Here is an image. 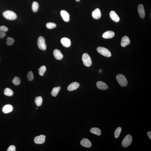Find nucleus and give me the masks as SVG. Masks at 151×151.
I'll return each mask as SVG.
<instances>
[{"label":"nucleus","mask_w":151,"mask_h":151,"mask_svg":"<svg viewBox=\"0 0 151 151\" xmlns=\"http://www.w3.org/2000/svg\"><path fill=\"white\" fill-rule=\"evenodd\" d=\"M8 28L5 26H0V31L5 33L8 30Z\"/></svg>","instance_id":"nucleus-31"},{"label":"nucleus","mask_w":151,"mask_h":151,"mask_svg":"<svg viewBox=\"0 0 151 151\" xmlns=\"http://www.w3.org/2000/svg\"><path fill=\"white\" fill-rule=\"evenodd\" d=\"M53 55L54 57L56 59L60 60L63 58V55L60 51L58 49H55L53 52Z\"/></svg>","instance_id":"nucleus-14"},{"label":"nucleus","mask_w":151,"mask_h":151,"mask_svg":"<svg viewBox=\"0 0 151 151\" xmlns=\"http://www.w3.org/2000/svg\"><path fill=\"white\" fill-rule=\"evenodd\" d=\"M75 0L76 1H77V2H78V1H80V0Z\"/></svg>","instance_id":"nucleus-35"},{"label":"nucleus","mask_w":151,"mask_h":151,"mask_svg":"<svg viewBox=\"0 0 151 151\" xmlns=\"http://www.w3.org/2000/svg\"><path fill=\"white\" fill-rule=\"evenodd\" d=\"M16 151L15 147V146L12 145L9 147L7 149V151Z\"/></svg>","instance_id":"nucleus-32"},{"label":"nucleus","mask_w":151,"mask_h":151,"mask_svg":"<svg viewBox=\"0 0 151 151\" xmlns=\"http://www.w3.org/2000/svg\"><path fill=\"white\" fill-rule=\"evenodd\" d=\"M115 35V33L112 31H108L105 32L102 35V37L105 39H111Z\"/></svg>","instance_id":"nucleus-16"},{"label":"nucleus","mask_w":151,"mask_h":151,"mask_svg":"<svg viewBox=\"0 0 151 151\" xmlns=\"http://www.w3.org/2000/svg\"><path fill=\"white\" fill-rule=\"evenodd\" d=\"M14 42V39L13 38L9 37L7 38L6 44L8 45H11L13 44Z\"/></svg>","instance_id":"nucleus-29"},{"label":"nucleus","mask_w":151,"mask_h":151,"mask_svg":"<svg viewBox=\"0 0 151 151\" xmlns=\"http://www.w3.org/2000/svg\"><path fill=\"white\" fill-rule=\"evenodd\" d=\"M12 82L14 85H19L21 81H20V79L19 78L15 77L12 80Z\"/></svg>","instance_id":"nucleus-27"},{"label":"nucleus","mask_w":151,"mask_h":151,"mask_svg":"<svg viewBox=\"0 0 151 151\" xmlns=\"http://www.w3.org/2000/svg\"><path fill=\"white\" fill-rule=\"evenodd\" d=\"M46 136L44 135H40L36 136L34 139L35 143L37 144H42L45 142Z\"/></svg>","instance_id":"nucleus-7"},{"label":"nucleus","mask_w":151,"mask_h":151,"mask_svg":"<svg viewBox=\"0 0 151 151\" xmlns=\"http://www.w3.org/2000/svg\"><path fill=\"white\" fill-rule=\"evenodd\" d=\"M61 42L63 47H69L70 46L71 44V40L67 38H63L61 40Z\"/></svg>","instance_id":"nucleus-10"},{"label":"nucleus","mask_w":151,"mask_h":151,"mask_svg":"<svg viewBox=\"0 0 151 151\" xmlns=\"http://www.w3.org/2000/svg\"><path fill=\"white\" fill-rule=\"evenodd\" d=\"M147 135L149 139H151V132H149L147 133Z\"/></svg>","instance_id":"nucleus-34"},{"label":"nucleus","mask_w":151,"mask_h":151,"mask_svg":"<svg viewBox=\"0 0 151 151\" xmlns=\"http://www.w3.org/2000/svg\"><path fill=\"white\" fill-rule=\"evenodd\" d=\"M60 15L63 20L66 22H68L70 20V15L66 11L63 10L60 11Z\"/></svg>","instance_id":"nucleus-9"},{"label":"nucleus","mask_w":151,"mask_h":151,"mask_svg":"<svg viewBox=\"0 0 151 151\" xmlns=\"http://www.w3.org/2000/svg\"><path fill=\"white\" fill-rule=\"evenodd\" d=\"M3 15L5 18L7 19L13 20L17 18L16 14L12 11L6 10L3 13Z\"/></svg>","instance_id":"nucleus-1"},{"label":"nucleus","mask_w":151,"mask_h":151,"mask_svg":"<svg viewBox=\"0 0 151 151\" xmlns=\"http://www.w3.org/2000/svg\"><path fill=\"white\" fill-rule=\"evenodd\" d=\"M36 109H38V108H36Z\"/></svg>","instance_id":"nucleus-36"},{"label":"nucleus","mask_w":151,"mask_h":151,"mask_svg":"<svg viewBox=\"0 0 151 151\" xmlns=\"http://www.w3.org/2000/svg\"><path fill=\"white\" fill-rule=\"evenodd\" d=\"M6 35L5 33L0 31V39L4 37Z\"/></svg>","instance_id":"nucleus-33"},{"label":"nucleus","mask_w":151,"mask_h":151,"mask_svg":"<svg viewBox=\"0 0 151 151\" xmlns=\"http://www.w3.org/2000/svg\"><path fill=\"white\" fill-rule=\"evenodd\" d=\"M80 144L82 146L87 148H90L91 147L92 145L91 142L86 138H83L81 141Z\"/></svg>","instance_id":"nucleus-17"},{"label":"nucleus","mask_w":151,"mask_h":151,"mask_svg":"<svg viewBox=\"0 0 151 151\" xmlns=\"http://www.w3.org/2000/svg\"><path fill=\"white\" fill-rule=\"evenodd\" d=\"M37 44L39 48L41 50H45L47 49L45 40L44 38L41 36L38 39L37 41Z\"/></svg>","instance_id":"nucleus-6"},{"label":"nucleus","mask_w":151,"mask_h":151,"mask_svg":"<svg viewBox=\"0 0 151 151\" xmlns=\"http://www.w3.org/2000/svg\"><path fill=\"white\" fill-rule=\"evenodd\" d=\"M39 74L41 76H43L44 73L46 71V68L45 66H41L40 68L39 69Z\"/></svg>","instance_id":"nucleus-25"},{"label":"nucleus","mask_w":151,"mask_h":151,"mask_svg":"<svg viewBox=\"0 0 151 151\" xmlns=\"http://www.w3.org/2000/svg\"><path fill=\"white\" fill-rule=\"evenodd\" d=\"M122 128L121 127H119L116 129L114 133V136L116 138H117L119 137Z\"/></svg>","instance_id":"nucleus-26"},{"label":"nucleus","mask_w":151,"mask_h":151,"mask_svg":"<svg viewBox=\"0 0 151 151\" xmlns=\"http://www.w3.org/2000/svg\"><path fill=\"white\" fill-rule=\"evenodd\" d=\"M27 78L28 80L29 81H31L34 79V77L32 72L30 71L28 73L27 75Z\"/></svg>","instance_id":"nucleus-30"},{"label":"nucleus","mask_w":151,"mask_h":151,"mask_svg":"<svg viewBox=\"0 0 151 151\" xmlns=\"http://www.w3.org/2000/svg\"><path fill=\"white\" fill-rule=\"evenodd\" d=\"M138 10L140 16L141 18H144L145 16V13L144 6L142 4H140L138 6Z\"/></svg>","instance_id":"nucleus-8"},{"label":"nucleus","mask_w":151,"mask_h":151,"mask_svg":"<svg viewBox=\"0 0 151 151\" xmlns=\"http://www.w3.org/2000/svg\"><path fill=\"white\" fill-rule=\"evenodd\" d=\"M43 99L42 97L39 96L36 97L35 98V102L38 107L41 106L42 104Z\"/></svg>","instance_id":"nucleus-22"},{"label":"nucleus","mask_w":151,"mask_h":151,"mask_svg":"<svg viewBox=\"0 0 151 151\" xmlns=\"http://www.w3.org/2000/svg\"><path fill=\"white\" fill-rule=\"evenodd\" d=\"M39 4L37 2L34 1L32 5V10L34 12H37L39 9Z\"/></svg>","instance_id":"nucleus-24"},{"label":"nucleus","mask_w":151,"mask_h":151,"mask_svg":"<svg viewBox=\"0 0 151 151\" xmlns=\"http://www.w3.org/2000/svg\"><path fill=\"white\" fill-rule=\"evenodd\" d=\"M79 84L77 82H73L72 83L68 86V90L69 91H72L77 89L79 88Z\"/></svg>","instance_id":"nucleus-15"},{"label":"nucleus","mask_w":151,"mask_h":151,"mask_svg":"<svg viewBox=\"0 0 151 151\" xmlns=\"http://www.w3.org/2000/svg\"><path fill=\"white\" fill-rule=\"evenodd\" d=\"M90 132L91 133L98 136H101V130L97 128H91L90 130Z\"/></svg>","instance_id":"nucleus-21"},{"label":"nucleus","mask_w":151,"mask_h":151,"mask_svg":"<svg viewBox=\"0 0 151 151\" xmlns=\"http://www.w3.org/2000/svg\"><path fill=\"white\" fill-rule=\"evenodd\" d=\"M82 60L85 66L89 67L91 66L92 63L91 58L88 54L85 53L83 54Z\"/></svg>","instance_id":"nucleus-2"},{"label":"nucleus","mask_w":151,"mask_h":151,"mask_svg":"<svg viewBox=\"0 0 151 151\" xmlns=\"http://www.w3.org/2000/svg\"><path fill=\"white\" fill-rule=\"evenodd\" d=\"M132 141V136L130 135H127L122 142V146L124 147H127L131 144Z\"/></svg>","instance_id":"nucleus-5"},{"label":"nucleus","mask_w":151,"mask_h":151,"mask_svg":"<svg viewBox=\"0 0 151 151\" xmlns=\"http://www.w3.org/2000/svg\"><path fill=\"white\" fill-rule=\"evenodd\" d=\"M13 110V107L11 105L7 104L5 105L3 107L2 112L4 113L7 114L12 112Z\"/></svg>","instance_id":"nucleus-18"},{"label":"nucleus","mask_w":151,"mask_h":151,"mask_svg":"<svg viewBox=\"0 0 151 151\" xmlns=\"http://www.w3.org/2000/svg\"><path fill=\"white\" fill-rule=\"evenodd\" d=\"M109 15L111 18L114 21L118 22L120 21V17L114 11H111Z\"/></svg>","instance_id":"nucleus-11"},{"label":"nucleus","mask_w":151,"mask_h":151,"mask_svg":"<svg viewBox=\"0 0 151 151\" xmlns=\"http://www.w3.org/2000/svg\"><path fill=\"white\" fill-rule=\"evenodd\" d=\"M96 85L98 88L101 90H106L108 88L107 84L102 81H98L97 82Z\"/></svg>","instance_id":"nucleus-19"},{"label":"nucleus","mask_w":151,"mask_h":151,"mask_svg":"<svg viewBox=\"0 0 151 151\" xmlns=\"http://www.w3.org/2000/svg\"><path fill=\"white\" fill-rule=\"evenodd\" d=\"M4 94L6 96H11L13 95L14 92L10 89L6 88L5 89Z\"/></svg>","instance_id":"nucleus-23"},{"label":"nucleus","mask_w":151,"mask_h":151,"mask_svg":"<svg viewBox=\"0 0 151 151\" xmlns=\"http://www.w3.org/2000/svg\"><path fill=\"white\" fill-rule=\"evenodd\" d=\"M56 26V24L52 23H47L46 24V26L49 29H52L55 28Z\"/></svg>","instance_id":"nucleus-28"},{"label":"nucleus","mask_w":151,"mask_h":151,"mask_svg":"<svg viewBox=\"0 0 151 151\" xmlns=\"http://www.w3.org/2000/svg\"><path fill=\"white\" fill-rule=\"evenodd\" d=\"M92 16L93 18L96 19H99L101 16V14L99 9L97 8L92 12Z\"/></svg>","instance_id":"nucleus-12"},{"label":"nucleus","mask_w":151,"mask_h":151,"mask_svg":"<svg viewBox=\"0 0 151 151\" xmlns=\"http://www.w3.org/2000/svg\"><path fill=\"white\" fill-rule=\"evenodd\" d=\"M97 50L98 53L105 57H109L112 55L110 52L105 48L98 47L97 48Z\"/></svg>","instance_id":"nucleus-4"},{"label":"nucleus","mask_w":151,"mask_h":151,"mask_svg":"<svg viewBox=\"0 0 151 151\" xmlns=\"http://www.w3.org/2000/svg\"><path fill=\"white\" fill-rule=\"evenodd\" d=\"M130 43V40L127 36H125L122 38L121 43V45L122 47H125Z\"/></svg>","instance_id":"nucleus-13"},{"label":"nucleus","mask_w":151,"mask_h":151,"mask_svg":"<svg viewBox=\"0 0 151 151\" xmlns=\"http://www.w3.org/2000/svg\"><path fill=\"white\" fill-rule=\"evenodd\" d=\"M60 88H61L60 87L54 88L52 89L51 93L52 96L54 97H56L58 95L59 92Z\"/></svg>","instance_id":"nucleus-20"},{"label":"nucleus","mask_w":151,"mask_h":151,"mask_svg":"<svg viewBox=\"0 0 151 151\" xmlns=\"http://www.w3.org/2000/svg\"><path fill=\"white\" fill-rule=\"evenodd\" d=\"M117 81L122 87L126 86L128 84L127 81L125 76L122 74H119L117 76Z\"/></svg>","instance_id":"nucleus-3"}]
</instances>
